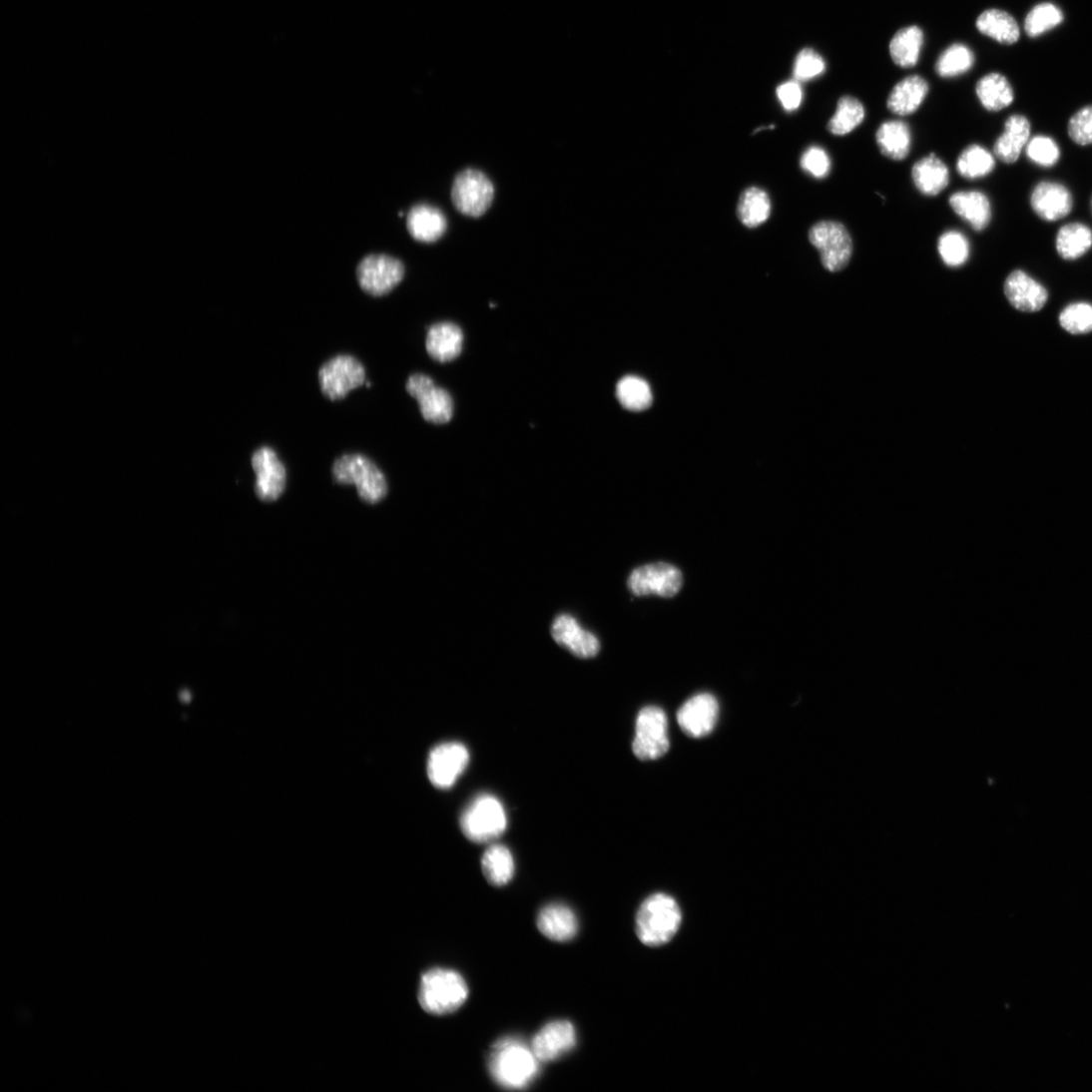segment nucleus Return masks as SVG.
<instances>
[{
	"mask_svg": "<svg viewBox=\"0 0 1092 1092\" xmlns=\"http://www.w3.org/2000/svg\"><path fill=\"white\" fill-rule=\"evenodd\" d=\"M928 90V85L921 76H908L892 90L887 101L888 110L898 116L911 115L919 109Z\"/></svg>",
	"mask_w": 1092,
	"mask_h": 1092,
	"instance_id": "obj_25",
	"label": "nucleus"
},
{
	"mask_svg": "<svg viewBox=\"0 0 1092 1092\" xmlns=\"http://www.w3.org/2000/svg\"><path fill=\"white\" fill-rule=\"evenodd\" d=\"M973 64V52L963 44H954L940 56L935 71L941 77L951 78L968 72Z\"/></svg>",
	"mask_w": 1092,
	"mask_h": 1092,
	"instance_id": "obj_37",
	"label": "nucleus"
},
{
	"mask_svg": "<svg viewBox=\"0 0 1092 1092\" xmlns=\"http://www.w3.org/2000/svg\"><path fill=\"white\" fill-rule=\"evenodd\" d=\"M863 104L853 97L839 99L836 111L827 124V130L833 136H845L859 127L865 120Z\"/></svg>",
	"mask_w": 1092,
	"mask_h": 1092,
	"instance_id": "obj_33",
	"label": "nucleus"
},
{
	"mask_svg": "<svg viewBox=\"0 0 1092 1092\" xmlns=\"http://www.w3.org/2000/svg\"><path fill=\"white\" fill-rule=\"evenodd\" d=\"M682 584L681 572L664 563L641 567L633 572L629 580L630 589L637 596L657 594L671 598L680 591Z\"/></svg>",
	"mask_w": 1092,
	"mask_h": 1092,
	"instance_id": "obj_15",
	"label": "nucleus"
},
{
	"mask_svg": "<svg viewBox=\"0 0 1092 1092\" xmlns=\"http://www.w3.org/2000/svg\"><path fill=\"white\" fill-rule=\"evenodd\" d=\"M1060 326L1072 335L1092 332V304L1077 301L1066 305L1059 315Z\"/></svg>",
	"mask_w": 1092,
	"mask_h": 1092,
	"instance_id": "obj_38",
	"label": "nucleus"
},
{
	"mask_svg": "<svg viewBox=\"0 0 1092 1092\" xmlns=\"http://www.w3.org/2000/svg\"><path fill=\"white\" fill-rule=\"evenodd\" d=\"M616 396L623 408L634 412L648 409L653 402L649 383L634 375L623 377L617 383Z\"/></svg>",
	"mask_w": 1092,
	"mask_h": 1092,
	"instance_id": "obj_34",
	"label": "nucleus"
},
{
	"mask_svg": "<svg viewBox=\"0 0 1092 1092\" xmlns=\"http://www.w3.org/2000/svg\"><path fill=\"white\" fill-rule=\"evenodd\" d=\"M777 97L786 111L795 112L803 104L804 91L798 81H793L780 86L777 89Z\"/></svg>",
	"mask_w": 1092,
	"mask_h": 1092,
	"instance_id": "obj_46",
	"label": "nucleus"
},
{
	"mask_svg": "<svg viewBox=\"0 0 1092 1092\" xmlns=\"http://www.w3.org/2000/svg\"><path fill=\"white\" fill-rule=\"evenodd\" d=\"M357 280L362 290L380 296L391 292L404 278V265L388 256H369L358 266Z\"/></svg>",
	"mask_w": 1092,
	"mask_h": 1092,
	"instance_id": "obj_11",
	"label": "nucleus"
},
{
	"mask_svg": "<svg viewBox=\"0 0 1092 1092\" xmlns=\"http://www.w3.org/2000/svg\"><path fill=\"white\" fill-rule=\"evenodd\" d=\"M252 464L257 474L256 494L264 502L276 501L284 492L286 471L276 452L268 446L258 449Z\"/></svg>",
	"mask_w": 1092,
	"mask_h": 1092,
	"instance_id": "obj_13",
	"label": "nucleus"
},
{
	"mask_svg": "<svg viewBox=\"0 0 1092 1092\" xmlns=\"http://www.w3.org/2000/svg\"><path fill=\"white\" fill-rule=\"evenodd\" d=\"M1055 248L1063 261H1078L1092 249V230L1080 222L1068 223L1058 230Z\"/></svg>",
	"mask_w": 1092,
	"mask_h": 1092,
	"instance_id": "obj_27",
	"label": "nucleus"
},
{
	"mask_svg": "<svg viewBox=\"0 0 1092 1092\" xmlns=\"http://www.w3.org/2000/svg\"><path fill=\"white\" fill-rule=\"evenodd\" d=\"M923 44V33L911 26L898 31L890 42V54L900 67L910 68L916 65Z\"/></svg>",
	"mask_w": 1092,
	"mask_h": 1092,
	"instance_id": "obj_32",
	"label": "nucleus"
},
{
	"mask_svg": "<svg viewBox=\"0 0 1092 1092\" xmlns=\"http://www.w3.org/2000/svg\"><path fill=\"white\" fill-rule=\"evenodd\" d=\"M408 394L420 407L423 418L433 424H445L453 416V400L444 388L422 373L412 374L406 383Z\"/></svg>",
	"mask_w": 1092,
	"mask_h": 1092,
	"instance_id": "obj_10",
	"label": "nucleus"
},
{
	"mask_svg": "<svg viewBox=\"0 0 1092 1092\" xmlns=\"http://www.w3.org/2000/svg\"><path fill=\"white\" fill-rule=\"evenodd\" d=\"M995 156L981 145L966 147L957 161V172L966 180L988 177L995 169Z\"/></svg>",
	"mask_w": 1092,
	"mask_h": 1092,
	"instance_id": "obj_31",
	"label": "nucleus"
},
{
	"mask_svg": "<svg viewBox=\"0 0 1092 1092\" xmlns=\"http://www.w3.org/2000/svg\"><path fill=\"white\" fill-rule=\"evenodd\" d=\"M1025 150L1029 161L1040 168H1054L1061 159L1058 143L1047 135L1031 137Z\"/></svg>",
	"mask_w": 1092,
	"mask_h": 1092,
	"instance_id": "obj_39",
	"label": "nucleus"
},
{
	"mask_svg": "<svg viewBox=\"0 0 1092 1092\" xmlns=\"http://www.w3.org/2000/svg\"><path fill=\"white\" fill-rule=\"evenodd\" d=\"M407 228L410 236L415 241L423 244H433L444 236L447 229V220L439 209L421 204L413 207L409 212Z\"/></svg>",
	"mask_w": 1092,
	"mask_h": 1092,
	"instance_id": "obj_21",
	"label": "nucleus"
},
{
	"mask_svg": "<svg viewBox=\"0 0 1092 1092\" xmlns=\"http://www.w3.org/2000/svg\"><path fill=\"white\" fill-rule=\"evenodd\" d=\"M976 26L983 35L1005 45L1017 43L1021 36L1017 21L1000 10L984 12L978 18Z\"/></svg>",
	"mask_w": 1092,
	"mask_h": 1092,
	"instance_id": "obj_30",
	"label": "nucleus"
},
{
	"mask_svg": "<svg viewBox=\"0 0 1092 1092\" xmlns=\"http://www.w3.org/2000/svg\"><path fill=\"white\" fill-rule=\"evenodd\" d=\"M462 344L463 333L453 323H437L428 330L426 350L436 361L444 363L454 360L461 353Z\"/></svg>",
	"mask_w": 1092,
	"mask_h": 1092,
	"instance_id": "obj_24",
	"label": "nucleus"
},
{
	"mask_svg": "<svg viewBox=\"0 0 1092 1092\" xmlns=\"http://www.w3.org/2000/svg\"><path fill=\"white\" fill-rule=\"evenodd\" d=\"M1061 10L1053 4L1036 6L1027 16L1025 30L1031 38H1037L1056 28L1063 22Z\"/></svg>",
	"mask_w": 1092,
	"mask_h": 1092,
	"instance_id": "obj_40",
	"label": "nucleus"
},
{
	"mask_svg": "<svg viewBox=\"0 0 1092 1092\" xmlns=\"http://www.w3.org/2000/svg\"><path fill=\"white\" fill-rule=\"evenodd\" d=\"M567 649L579 658L589 659L599 653L600 644L592 633L582 629Z\"/></svg>",
	"mask_w": 1092,
	"mask_h": 1092,
	"instance_id": "obj_45",
	"label": "nucleus"
},
{
	"mask_svg": "<svg viewBox=\"0 0 1092 1092\" xmlns=\"http://www.w3.org/2000/svg\"><path fill=\"white\" fill-rule=\"evenodd\" d=\"M469 986L460 973L447 968H433L422 975L419 1003L430 1015H449L469 997Z\"/></svg>",
	"mask_w": 1092,
	"mask_h": 1092,
	"instance_id": "obj_2",
	"label": "nucleus"
},
{
	"mask_svg": "<svg viewBox=\"0 0 1092 1092\" xmlns=\"http://www.w3.org/2000/svg\"><path fill=\"white\" fill-rule=\"evenodd\" d=\"M720 706L715 696L702 693L693 696L680 709L677 721L682 731L693 738L709 736L719 720Z\"/></svg>",
	"mask_w": 1092,
	"mask_h": 1092,
	"instance_id": "obj_14",
	"label": "nucleus"
},
{
	"mask_svg": "<svg viewBox=\"0 0 1092 1092\" xmlns=\"http://www.w3.org/2000/svg\"><path fill=\"white\" fill-rule=\"evenodd\" d=\"M825 71L823 58L813 49L803 50L795 64V77L798 82H809L820 76Z\"/></svg>",
	"mask_w": 1092,
	"mask_h": 1092,
	"instance_id": "obj_41",
	"label": "nucleus"
},
{
	"mask_svg": "<svg viewBox=\"0 0 1092 1092\" xmlns=\"http://www.w3.org/2000/svg\"><path fill=\"white\" fill-rule=\"evenodd\" d=\"M911 179L921 195L935 197L949 186L950 172L944 162L931 153L912 167Z\"/></svg>",
	"mask_w": 1092,
	"mask_h": 1092,
	"instance_id": "obj_23",
	"label": "nucleus"
},
{
	"mask_svg": "<svg viewBox=\"0 0 1092 1092\" xmlns=\"http://www.w3.org/2000/svg\"><path fill=\"white\" fill-rule=\"evenodd\" d=\"M482 870L487 881L496 887L508 884L515 873L511 850L503 844L491 845L483 854Z\"/></svg>",
	"mask_w": 1092,
	"mask_h": 1092,
	"instance_id": "obj_29",
	"label": "nucleus"
},
{
	"mask_svg": "<svg viewBox=\"0 0 1092 1092\" xmlns=\"http://www.w3.org/2000/svg\"><path fill=\"white\" fill-rule=\"evenodd\" d=\"M1032 125L1024 115H1012L1004 123V132L993 146L995 159L1005 165L1016 164L1031 139Z\"/></svg>",
	"mask_w": 1092,
	"mask_h": 1092,
	"instance_id": "obj_19",
	"label": "nucleus"
},
{
	"mask_svg": "<svg viewBox=\"0 0 1092 1092\" xmlns=\"http://www.w3.org/2000/svg\"><path fill=\"white\" fill-rule=\"evenodd\" d=\"M581 631L582 628L577 619L564 614L555 620L552 635L560 646L568 648Z\"/></svg>",
	"mask_w": 1092,
	"mask_h": 1092,
	"instance_id": "obj_44",
	"label": "nucleus"
},
{
	"mask_svg": "<svg viewBox=\"0 0 1092 1092\" xmlns=\"http://www.w3.org/2000/svg\"><path fill=\"white\" fill-rule=\"evenodd\" d=\"M495 188L490 179L477 170H465L454 180L451 199L455 209L473 218L482 217L492 206Z\"/></svg>",
	"mask_w": 1092,
	"mask_h": 1092,
	"instance_id": "obj_7",
	"label": "nucleus"
},
{
	"mask_svg": "<svg viewBox=\"0 0 1092 1092\" xmlns=\"http://www.w3.org/2000/svg\"><path fill=\"white\" fill-rule=\"evenodd\" d=\"M938 251L943 263L952 269L963 267L970 258L971 248L963 233L949 230L942 234Z\"/></svg>",
	"mask_w": 1092,
	"mask_h": 1092,
	"instance_id": "obj_36",
	"label": "nucleus"
},
{
	"mask_svg": "<svg viewBox=\"0 0 1092 1092\" xmlns=\"http://www.w3.org/2000/svg\"><path fill=\"white\" fill-rule=\"evenodd\" d=\"M577 1044L574 1025L569 1021L546 1024L533 1038L531 1049L541 1062L555 1061L572 1051Z\"/></svg>",
	"mask_w": 1092,
	"mask_h": 1092,
	"instance_id": "obj_17",
	"label": "nucleus"
},
{
	"mask_svg": "<svg viewBox=\"0 0 1092 1092\" xmlns=\"http://www.w3.org/2000/svg\"><path fill=\"white\" fill-rule=\"evenodd\" d=\"M334 480L340 485H354L359 498L376 504L387 495V483L376 464L368 457L353 453L337 458L332 465Z\"/></svg>",
	"mask_w": 1092,
	"mask_h": 1092,
	"instance_id": "obj_4",
	"label": "nucleus"
},
{
	"mask_svg": "<svg viewBox=\"0 0 1092 1092\" xmlns=\"http://www.w3.org/2000/svg\"><path fill=\"white\" fill-rule=\"evenodd\" d=\"M1068 135L1079 146L1092 145V105L1080 109L1070 118Z\"/></svg>",
	"mask_w": 1092,
	"mask_h": 1092,
	"instance_id": "obj_43",
	"label": "nucleus"
},
{
	"mask_svg": "<svg viewBox=\"0 0 1092 1092\" xmlns=\"http://www.w3.org/2000/svg\"><path fill=\"white\" fill-rule=\"evenodd\" d=\"M1030 205L1034 213L1045 222H1057L1072 211L1074 201L1068 188L1057 182H1041L1031 193Z\"/></svg>",
	"mask_w": 1092,
	"mask_h": 1092,
	"instance_id": "obj_18",
	"label": "nucleus"
},
{
	"mask_svg": "<svg viewBox=\"0 0 1092 1092\" xmlns=\"http://www.w3.org/2000/svg\"><path fill=\"white\" fill-rule=\"evenodd\" d=\"M949 205L954 213L976 232H982L991 222V203L982 192H957L950 197Z\"/></svg>",
	"mask_w": 1092,
	"mask_h": 1092,
	"instance_id": "obj_22",
	"label": "nucleus"
},
{
	"mask_svg": "<svg viewBox=\"0 0 1092 1092\" xmlns=\"http://www.w3.org/2000/svg\"><path fill=\"white\" fill-rule=\"evenodd\" d=\"M669 749L668 720L664 711L656 707L644 709L636 724L635 755L641 760H657Z\"/></svg>",
	"mask_w": 1092,
	"mask_h": 1092,
	"instance_id": "obj_9",
	"label": "nucleus"
},
{
	"mask_svg": "<svg viewBox=\"0 0 1092 1092\" xmlns=\"http://www.w3.org/2000/svg\"><path fill=\"white\" fill-rule=\"evenodd\" d=\"M536 924L545 938L559 943L573 940L579 930L576 913L562 903H551L541 908Z\"/></svg>",
	"mask_w": 1092,
	"mask_h": 1092,
	"instance_id": "obj_20",
	"label": "nucleus"
},
{
	"mask_svg": "<svg viewBox=\"0 0 1092 1092\" xmlns=\"http://www.w3.org/2000/svg\"><path fill=\"white\" fill-rule=\"evenodd\" d=\"M463 834L475 842H488L499 837L507 827V816L501 802L493 796L476 798L461 815Z\"/></svg>",
	"mask_w": 1092,
	"mask_h": 1092,
	"instance_id": "obj_5",
	"label": "nucleus"
},
{
	"mask_svg": "<svg viewBox=\"0 0 1092 1092\" xmlns=\"http://www.w3.org/2000/svg\"><path fill=\"white\" fill-rule=\"evenodd\" d=\"M1091 209H1092V200H1091Z\"/></svg>",
	"mask_w": 1092,
	"mask_h": 1092,
	"instance_id": "obj_47",
	"label": "nucleus"
},
{
	"mask_svg": "<svg viewBox=\"0 0 1092 1092\" xmlns=\"http://www.w3.org/2000/svg\"><path fill=\"white\" fill-rule=\"evenodd\" d=\"M811 244L819 252L822 267L837 273L848 265L853 251L846 228L839 222L820 221L809 233Z\"/></svg>",
	"mask_w": 1092,
	"mask_h": 1092,
	"instance_id": "obj_6",
	"label": "nucleus"
},
{
	"mask_svg": "<svg viewBox=\"0 0 1092 1092\" xmlns=\"http://www.w3.org/2000/svg\"><path fill=\"white\" fill-rule=\"evenodd\" d=\"M682 912L677 901L657 893L647 898L637 915V932L647 946L659 947L669 943L677 933Z\"/></svg>",
	"mask_w": 1092,
	"mask_h": 1092,
	"instance_id": "obj_3",
	"label": "nucleus"
},
{
	"mask_svg": "<svg viewBox=\"0 0 1092 1092\" xmlns=\"http://www.w3.org/2000/svg\"><path fill=\"white\" fill-rule=\"evenodd\" d=\"M1004 294L1013 307L1024 313H1036L1049 298L1047 288L1022 270L1008 274L1004 281Z\"/></svg>",
	"mask_w": 1092,
	"mask_h": 1092,
	"instance_id": "obj_16",
	"label": "nucleus"
},
{
	"mask_svg": "<svg viewBox=\"0 0 1092 1092\" xmlns=\"http://www.w3.org/2000/svg\"><path fill=\"white\" fill-rule=\"evenodd\" d=\"M322 393L331 401L344 399L352 389L366 382L365 368L351 355H337L319 369Z\"/></svg>",
	"mask_w": 1092,
	"mask_h": 1092,
	"instance_id": "obj_8",
	"label": "nucleus"
},
{
	"mask_svg": "<svg viewBox=\"0 0 1092 1092\" xmlns=\"http://www.w3.org/2000/svg\"><path fill=\"white\" fill-rule=\"evenodd\" d=\"M876 143L882 155L888 160L904 161L912 144L910 128L903 121H887L878 128Z\"/></svg>",
	"mask_w": 1092,
	"mask_h": 1092,
	"instance_id": "obj_26",
	"label": "nucleus"
},
{
	"mask_svg": "<svg viewBox=\"0 0 1092 1092\" xmlns=\"http://www.w3.org/2000/svg\"><path fill=\"white\" fill-rule=\"evenodd\" d=\"M488 1067L494 1081L504 1088L523 1089L538 1074V1059L522 1041L501 1039L493 1046Z\"/></svg>",
	"mask_w": 1092,
	"mask_h": 1092,
	"instance_id": "obj_1",
	"label": "nucleus"
},
{
	"mask_svg": "<svg viewBox=\"0 0 1092 1092\" xmlns=\"http://www.w3.org/2000/svg\"><path fill=\"white\" fill-rule=\"evenodd\" d=\"M771 214V201L766 192L759 188L746 190L739 202L738 215L748 228L764 224Z\"/></svg>",
	"mask_w": 1092,
	"mask_h": 1092,
	"instance_id": "obj_35",
	"label": "nucleus"
},
{
	"mask_svg": "<svg viewBox=\"0 0 1092 1092\" xmlns=\"http://www.w3.org/2000/svg\"><path fill=\"white\" fill-rule=\"evenodd\" d=\"M470 763V753L460 743H444L429 755L427 772L430 783L439 790L452 788Z\"/></svg>",
	"mask_w": 1092,
	"mask_h": 1092,
	"instance_id": "obj_12",
	"label": "nucleus"
},
{
	"mask_svg": "<svg viewBox=\"0 0 1092 1092\" xmlns=\"http://www.w3.org/2000/svg\"><path fill=\"white\" fill-rule=\"evenodd\" d=\"M976 94L983 108L989 112L1002 111L1015 100L1010 84L999 73L982 77L976 86Z\"/></svg>",
	"mask_w": 1092,
	"mask_h": 1092,
	"instance_id": "obj_28",
	"label": "nucleus"
},
{
	"mask_svg": "<svg viewBox=\"0 0 1092 1092\" xmlns=\"http://www.w3.org/2000/svg\"><path fill=\"white\" fill-rule=\"evenodd\" d=\"M801 167L813 178L822 180L827 178L831 171V161L823 148L812 146L803 154Z\"/></svg>",
	"mask_w": 1092,
	"mask_h": 1092,
	"instance_id": "obj_42",
	"label": "nucleus"
}]
</instances>
